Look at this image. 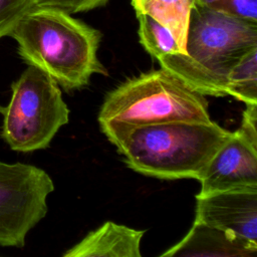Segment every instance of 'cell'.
I'll list each match as a JSON object with an SVG mask.
<instances>
[{
    "label": "cell",
    "mask_w": 257,
    "mask_h": 257,
    "mask_svg": "<svg viewBox=\"0 0 257 257\" xmlns=\"http://www.w3.org/2000/svg\"><path fill=\"white\" fill-rule=\"evenodd\" d=\"M257 243L234 233L194 222L187 236L161 256L255 257Z\"/></svg>",
    "instance_id": "obj_9"
},
{
    "label": "cell",
    "mask_w": 257,
    "mask_h": 257,
    "mask_svg": "<svg viewBox=\"0 0 257 257\" xmlns=\"http://www.w3.org/2000/svg\"><path fill=\"white\" fill-rule=\"evenodd\" d=\"M198 181L201 189L197 196L234 189L257 188V146L238 131L231 132Z\"/></svg>",
    "instance_id": "obj_7"
},
{
    "label": "cell",
    "mask_w": 257,
    "mask_h": 257,
    "mask_svg": "<svg viewBox=\"0 0 257 257\" xmlns=\"http://www.w3.org/2000/svg\"><path fill=\"white\" fill-rule=\"evenodd\" d=\"M136 13H145L167 27L185 54L191 12L197 0H131Z\"/></svg>",
    "instance_id": "obj_11"
},
{
    "label": "cell",
    "mask_w": 257,
    "mask_h": 257,
    "mask_svg": "<svg viewBox=\"0 0 257 257\" xmlns=\"http://www.w3.org/2000/svg\"><path fill=\"white\" fill-rule=\"evenodd\" d=\"M194 222L216 227L257 243V188L196 196Z\"/></svg>",
    "instance_id": "obj_8"
},
{
    "label": "cell",
    "mask_w": 257,
    "mask_h": 257,
    "mask_svg": "<svg viewBox=\"0 0 257 257\" xmlns=\"http://www.w3.org/2000/svg\"><path fill=\"white\" fill-rule=\"evenodd\" d=\"M3 115L1 137L11 150L29 153L45 149L59 128L68 122L69 109L58 83L45 71L28 65L11 84Z\"/></svg>",
    "instance_id": "obj_5"
},
{
    "label": "cell",
    "mask_w": 257,
    "mask_h": 257,
    "mask_svg": "<svg viewBox=\"0 0 257 257\" xmlns=\"http://www.w3.org/2000/svg\"><path fill=\"white\" fill-rule=\"evenodd\" d=\"M54 190L42 169L0 161V246L25 245L28 232L47 213V197Z\"/></svg>",
    "instance_id": "obj_6"
},
{
    "label": "cell",
    "mask_w": 257,
    "mask_h": 257,
    "mask_svg": "<svg viewBox=\"0 0 257 257\" xmlns=\"http://www.w3.org/2000/svg\"><path fill=\"white\" fill-rule=\"evenodd\" d=\"M206 95L161 67L126 79L104 97L101 132L115 147L133 130L175 120H211Z\"/></svg>",
    "instance_id": "obj_3"
},
{
    "label": "cell",
    "mask_w": 257,
    "mask_h": 257,
    "mask_svg": "<svg viewBox=\"0 0 257 257\" xmlns=\"http://www.w3.org/2000/svg\"><path fill=\"white\" fill-rule=\"evenodd\" d=\"M9 36L24 62L48 73L66 91L86 86L95 73L107 75L97 57L101 32L63 10L34 7Z\"/></svg>",
    "instance_id": "obj_1"
},
{
    "label": "cell",
    "mask_w": 257,
    "mask_h": 257,
    "mask_svg": "<svg viewBox=\"0 0 257 257\" xmlns=\"http://www.w3.org/2000/svg\"><path fill=\"white\" fill-rule=\"evenodd\" d=\"M245 104L246 108L244 109L242 115V122L237 131L249 142L257 146V102H250Z\"/></svg>",
    "instance_id": "obj_17"
},
{
    "label": "cell",
    "mask_w": 257,
    "mask_h": 257,
    "mask_svg": "<svg viewBox=\"0 0 257 257\" xmlns=\"http://www.w3.org/2000/svg\"><path fill=\"white\" fill-rule=\"evenodd\" d=\"M139 21L140 42L150 55L159 58L166 54L182 52L172 32L145 13H136Z\"/></svg>",
    "instance_id": "obj_13"
},
{
    "label": "cell",
    "mask_w": 257,
    "mask_h": 257,
    "mask_svg": "<svg viewBox=\"0 0 257 257\" xmlns=\"http://www.w3.org/2000/svg\"><path fill=\"white\" fill-rule=\"evenodd\" d=\"M145 231L105 222L63 253V257H141Z\"/></svg>",
    "instance_id": "obj_10"
},
{
    "label": "cell",
    "mask_w": 257,
    "mask_h": 257,
    "mask_svg": "<svg viewBox=\"0 0 257 257\" xmlns=\"http://www.w3.org/2000/svg\"><path fill=\"white\" fill-rule=\"evenodd\" d=\"M230 134L212 120H175L137 127L116 149L127 167L140 174L198 180Z\"/></svg>",
    "instance_id": "obj_4"
},
{
    "label": "cell",
    "mask_w": 257,
    "mask_h": 257,
    "mask_svg": "<svg viewBox=\"0 0 257 257\" xmlns=\"http://www.w3.org/2000/svg\"><path fill=\"white\" fill-rule=\"evenodd\" d=\"M226 94L245 103L257 102V48L248 52L230 70Z\"/></svg>",
    "instance_id": "obj_12"
},
{
    "label": "cell",
    "mask_w": 257,
    "mask_h": 257,
    "mask_svg": "<svg viewBox=\"0 0 257 257\" xmlns=\"http://www.w3.org/2000/svg\"><path fill=\"white\" fill-rule=\"evenodd\" d=\"M36 0H0V38L9 36L22 17L35 7Z\"/></svg>",
    "instance_id": "obj_15"
},
{
    "label": "cell",
    "mask_w": 257,
    "mask_h": 257,
    "mask_svg": "<svg viewBox=\"0 0 257 257\" xmlns=\"http://www.w3.org/2000/svg\"><path fill=\"white\" fill-rule=\"evenodd\" d=\"M109 0H36L35 7H51L69 14L86 12L106 5Z\"/></svg>",
    "instance_id": "obj_16"
},
{
    "label": "cell",
    "mask_w": 257,
    "mask_h": 257,
    "mask_svg": "<svg viewBox=\"0 0 257 257\" xmlns=\"http://www.w3.org/2000/svg\"><path fill=\"white\" fill-rule=\"evenodd\" d=\"M196 4L210 10L257 22V0H197Z\"/></svg>",
    "instance_id": "obj_14"
},
{
    "label": "cell",
    "mask_w": 257,
    "mask_h": 257,
    "mask_svg": "<svg viewBox=\"0 0 257 257\" xmlns=\"http://www.w3.org/2000/svg\"><path fill=\"white\" fill-rule=\"evenodd\" d=\"M257 48V22L241 19L196 4L191 12L185 54L158 58L167 69L194 90L225 96L230 70Z\"/></svg>",
    "instance_id": "obj_2"
}]
</instances>
